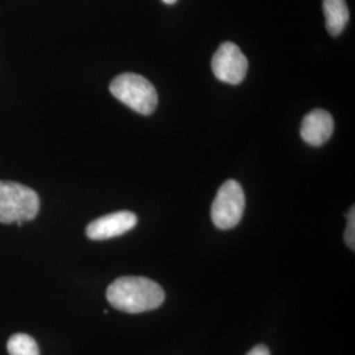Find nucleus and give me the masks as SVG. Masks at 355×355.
<instances>
[{
    "label": "nucleus",
    "instance_id": "obj_1",
    "mask_svg": "<svg viewBox=\"0 0 355 355\" xmlns=\"http://www.w3.org/2000/svg\"><path fill=\"white\" fill-rule=\"evenodd\" d=\"M107 300L127 313H142L164 304L165 291L154 280L144 277H123L107 288Z\"/></svg>",
    "mask_w": 355,
    "mask_h": 355
},
{
    "label": "nucleus",
    "instance_id": "obj_2",
    "mask_svg": "<svg viewBox=\"0 0 355 355\" xmlns=\"http://www.w3.org/2000/svg\"><path fill=\"white\" fill-rule=\"evenodd\" d=\"M40 209L36 191L16 182L0 180V223L21 227L33 220Z\"/></svg>",
    "mask_w": 355,
    "mask_h": 355
},
{
    "label": "nucleus",
    "instance_id": "obj_3",
    "mask_svg": "<svg viewBox=\"0 0 355 355\" xmlns=\"http://www.w3.org/2000/svg\"><path fill=\"white\" fill-rule=\"evenodd\" d=\"M110 91L117 101L145 116L152 114L158 104V95L154 86L139 74L124 73L116 76L110 85Z\"/></svg>",
    "mask_w": 355,
    "mask_h": 355
},
{
    "label": "nucleus",
    "instance_id": "obj_4",
    "mask_svg": "<svg viewBox=\"0 0 355 355\" xmlns=\"http://www.w3.org/2000/svg\"><path fill=\"white\" fill-rule=\"evenodd\" d=\"M245 211V193L237 180H227L216 195L211 217L216 227L223 230L234 228L241 221Z\"/></svg>",
    "mask_w": 355,
    "mask_h": 355
},
{
    "label": "nucleus",
    "instance_id": "obj_5",
    "mask_svg": "<svg viewBox=\"0 0 355 355\" xmlns=\"http://www.w3.org/2000/svg\"><path fill=\"white\" fill-rule=\"evenodd\" d=\"M212 71L216 78L229 85H240L248 73V58L233 42H224L212 57Z\"/></svg>",
    "mask_w": 355,
    "mask_h": 355
},
{
    "label": "nucleus",
    "instance_id": "obj_6",
    "mask_svg": "<svg viewBox=\"0 0 355 355\" xmlns=\"http://www.w3.org/2000/svg\"><path fill=\"white\" fill-rule=\"evenodd\" d=\"M137 221L139 218L133 212L119 211L114 214L102 216L89 223L86 228V236L94 241L110 240L132 230L137 225Z\"/></svg>",
    "mask_w": 355,
    "mask_h": 355
},
{
    "label": "nucleus",
    "instance_id": "obj_7",
    "mask_svg": "<svg viewBox=\"0 0 355 355\" xmlns=\"http://www.w3.org/2000/svg\"><path fill=\"white\" fill-rule=\"evenodd\" d=\"M334 130L331 114L325 110H313L305 116L300 127L302 139L312 146H321L329 140Z\"/></svg>",
    "mask_w": 355,
    "mask_h": 355
},
{
    "label": "nucleus",
    "instance_id": "obj_8",
    "mask_svg": "<svg viewBox=\"0 0 355 355\" xmlns=\"http://www.w3.org/2000/svg\"><path fill=\"white\" fill-rule=\"evenodd\" d=\"M325 26L331 36H338L347 26L350 15L345 0H324L322 1Z\"/></svg>",
    "mask_w": 355,
    "mask_h": 355
},
{
    "label": "nucleus",
    "instance_id": "obj_9",
    "mask_svg": "<svg viewBox=\"0 0 355 355\" xmlns=\"http://www.w3.org/2000/svg\"><path fill=\"white\" fill-rule=\"evenodd\" d=\"M10 355H40L37 343L26 333H17L7 343Z\"/></svg>",
    "mask_w": 355,
    "mask_h": 355
},
{
    "label": "nucleus",
    "instance_id": "obj_10",
    "mask_svg": "<svg viewBox=\"0 0 355 355\" xmlns=\"http://www.w3.org/2000/svg\"><path fill=\"white\" fill-rule=\"evenodd\" d=\"M345 242L346 245L354 250L355 249V209L352 207V209L347 214V225L345 230Z\"/></svg>",
    "mask_w": 355,
    "mask_h": 355
},
{
    "label": "nucleus",
    "instance_id": "obj_11",
    "mask_svg": "<svg viewBox=\"0 0 355 355\" xmlns=\"http://www.w3.org/2000/svg\"><path fill=\"white\" fill-rule=\"evenodd\" d=\"M246 355H270V352L265 345H257Z\"/></svg>",
    "mask_w": 355,
    "mask_h": 355
},
{
    "label": "nucleus",
    "instance_id": "obj_12",
    "mask_svg": "<svg viewBox=\"0 0 355 355\" xmlns=\"http://www.w3.org/2000/svg\"><path fill=\"white\" fill-rule=\"evenodd\" d=\"M166 4H174L177 0H162Z\"/></svg>",
    "mask_w": 355,
    "mask_h": 355
}]
</instances>
